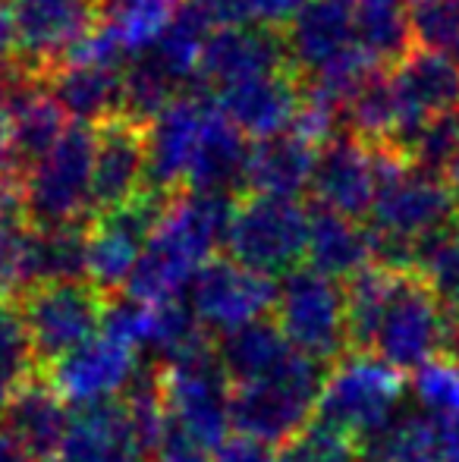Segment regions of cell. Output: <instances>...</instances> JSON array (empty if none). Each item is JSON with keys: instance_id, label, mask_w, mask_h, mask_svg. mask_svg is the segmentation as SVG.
<instances>
[{"instance_id": "cell-23", "label": "cell", "mask_w": 459, "mask_h": 462, "mask_svg": "<svg viewBox=\"0 0 459 462\" xmlns=\"http://www.w3.org/2000/svg\"><path fill=\"white\" fill-rule=\"evenodd\" d=\"M249 154L252 148L245 145V135L236 129V123L217 104H211L183 192L233 195L239 186H245Z\"/></svg>"}, {"instance_id": "cell-43", "label": "cell", "mask_w": 459, "mask_h": 462, "mask_svg": "<svg viewBox=\"0 0 459 462\" xmlns=\"http://www.w3.org/2000/svg\"><path fill=\"white\" fill-rule=\"evenodd\" d=\"M308 4H312V0H249L252 25L287 32V25L293 23Z\"/></svg>"}, {"instance_id": "cell-14", "label": "cell", "mask_w": 459, "mask_h": 462, "mask_svg": "<svg viewBox=\"0 0 459 462\" xmlns=\"http://www.w3.org/2000/svg\"><path fill=\"white\" fill-rule=\"evenodd\" d=\"M390 76L403 110V129L393 142V152L409 161V148L425 123L459 110V63L412 48L397 67H390Z\"/></svg>"}, {"instance_id": "cell-45", "label": "cell", "mask_w": 459, "mask_h": 462, "mask_svg": "<svg viewBox=\"0 0 459 462\" xmlns=\"http://www.w3.org/2000/svg\"><path fill=\"white\" fill-rule=\"evenodd\" d=\"M16 173V154H13V126H10V107L0 92V180Z\"/></svg>"}, {"instance_id": "cell-38", "label": "cell", "mask_w": 459, "mask_h": 462, "mask_svg": "<svg viewBox=\"0 0 459 462\" xmlns=\"http://www.w3.org/2000/svg\"><path fill=\"white\" fill-rule=\"evenodd\" d=\"M274 462H359V444L337 428L312 421L299 438L277 450Z\"/></svg>"}, {"instance_id": "cell-33", "label": "cell", "mask_w": 459, "mask_h": 462, "mask_svg": "<svg viewBox=\"0 0 459 462\" xmlns=\"http://www.w3.org/2000/svg\"><path fill=\"white\" fill-rule=\"evenodd\" d=\"M416 274L428 283L450 321H459V220L418 249Z\"/></svg>"}, {"instance_id": "cell-44", "label": "cell", "mask_w": 459, "mask_h": 462, "mask_svg": "<svg viewBox=\"0 0 459 462\" xmlns=\"http://www.w3.org/2000/svg\"><path fill=\"white\" fill-rule=\"evenodd\" d=\"M277 453L271 444H262L245 434H230L215 447V462H274Z\"/></svg>"}, {"instance_id": "cell-50", "label": "cell", "mask_w": 459, "mask_h": 462, "mask_svg": "<svg viewBox=\"0 0 459 462\" xmlns=\"http://www.w3.org/2000/svg\"><path fill=\"white\" fill-rule=\"evenodd\" d=\"M349 4H353V0H349ZM355 4H362V0H355Z\"/></svg>"}, {"instance_id": "cell-51", "label": "cell", "mask_w": 459, "mask_h": 462, "mask_svg": "<svg viewBox=\"0 0 459 462\" xmlns=\"http://www.w3.org/2000/svg\"><path fill=\"white\" fill-rule=\"evenodd\" d=\"M0 6H6V4H4V0H0Z\"/></svg>"}, {"instance_id": "cell-6", "label": "cell", "mask_w": 459, "mask_h": 462, "mask_svg": "<svg viewBox=\"0 0 459 462\" xmlns=\"http://www.w3.org/2000/svg\"><path fill=\"white\" fill-rule=\"evenodd\" d=\"M274 321L293 349L321 365H337L349 356L346 290L312 268H296L277 286Z\"/></svg>"}, {"instance_id": "cell-11", "label": "cell", "mask_w": 459, "mask_h": 462, "mask_svg": "<svg viewBox=\"0 0 459 462\" xmlns=\"http://www.w3.org/2000/svg\"><path fill=\"white\" fill-rule=\"evenodd\" d=\"M148 189V123L116 114L95 126L92 217L126 208Z\"/></svg>"}, {"instance_id": "cell-47", "label": "cell", "mask_w": 459, "mask_h": 462, "mask_svg": "<svg viewBox=\"0 0 459 462\" xmlns=\"http://www.w3.org/2000/svg\"><path fill=\"white\" fill-rule=\"evenodd\" d=\"M444 180H447V189H450V195H454V201H456V208H459V158L447 167Z\"/></svg>"}, {"instance_id": "cell-7", "label": "cell", "mask_w": 459, "mask_h": 462, "mask_svg": "<svg viewBox=\"0 0 459 462\" xmlns=\"http://www.w3.org/2000/svg\"><path fill=\"white\" fill-rule=\"evenodd\" d=\"M41 374L101 334L105 296L92 283H44L16 299Z\"/></svg>"}, {"instance_id": "cell-25", "label": "cell", "mask_w": 459, "mask_h": 462, "mask_svg": "<svg viewBox=\"0 0 459 462\" xmlns=\"http://www.w3.org/2000/svg\"><path fill=\"white\" fill-rule=\"evenodd\" d=\"M308 268L325 274L327 280H344L349 283L365 268L374 264L372 255V233L359 220L344 214L315 208L312 226H308Z\"/></svg>"}, {"instance_id": "cell-18", "label": "cell", "mask_w": 459, "mask_h": 462, "mask_svg": "<svg viewBox=\"0 0 459 462\" xmlns=\"http://www.w3.org/2000/svg\"><path fill=\"white\" fill-rule=\"evenodd\" d=\"M302 76L293 67L280 73L258 76V79L239 82L215 95V104L236 123L243 135L264 142L293 129L296 114L302 107Z\"/></svg>"}, {"instance_id": "cell-31", "label": "cell", "mask_w": 459, "mask_h": 462, "mask_svg": "<svg viewBox=\"0 0 459 462\" xmlns=\"http://www.w3.org/2000/svg\"><path fill=\"white\" fill-rule=\"evenodd\" d=\"M355 44L378 67H397L416 44L409 10L403 0H362V4H355Z\"/></svg>"}, {"instance_id": "cell-17", "label": "cell", "mask_w": 459, "mask_h": 462, "mask_svg": "<svg viewBox=\"0 0 459 462\" xmlns=\"http://www.w3.org/2000/svg\"><path fill=\"white\" fill-rule=\"evenodd\" d=\"M135 371H139L135 349L98 334L86 346L69 353L63 362H57L54 368L44 371V377L54 383V390L63 400L76 402V409H79L92 406V402L116 400V393L129 387Z\"/></svg>"}, {"instance_id": "cell-5", "label": "cell", "mask_w": 459, "mask_h": 462, "mask_svg": "<svg viewBox=\"0 0 459 462\" xmlns=\"http://www.w3.org/2000/svg\"><path fill=\"white\" fill-rule=\"evenodd\" d=\"M95 129L73 126L60 142L19 173L32 226H67L92 220Z\"/></svg>"}, {"instance_id": "cell-4", "label": "cell", "mask_w": 459, "mask_h": 462, "mask_svg": "<svg viewBox=\"0 0 459 462\" xmlns=\"http://www.w3.org/2000/svg\"><path fill=\"white\" fill-rule=\"evenodd\" d=\"M403 409V374L374 356L349 353L331 365L315 421L337 428L355 444L381 434Z\"/></svg>"}, {"instance_id": "cell-13", "label": "cell", "mask_w": 459, "mask_h": 462, "mask_svg": "<svg viewBox=\"0 0 459 462\" xmlns=\"http://www.w3.org/2000/svg\"><path fill=\"white\" fill-rule=\"evenodd\" d=\"M381 189V148L340 133L318 152L312 177V199L318 208L344 217H365L372 214Z\"/></svg>"}, {"instance_id": "cell-15", "label": "cell", "mask_w": 459, "mask_h": 462, "mask_svg": "<svg viewBox=\"0 0 459 462\" xmlns=\"http://www.w3.org/2000/svg\"><path fill=\"white\" fill-rule=\"evenodd\" d=\"M211 104L202 95H177L148 120V189L177 195L186 189Z\"/></svg>"}, {"instance_id": "cell-22", "label": "cell", "mask_w": 459, "mask_h": 462, "mask_svg": "<svg viewBox=\"0 0 459 462\" xmlns=\"http://www.w3.org/2000/svg\"><path fill=\"white\" fill-rule=\"evenodd\" d=\"M48 92L79 126H101L123 114V67L63 60L44 73Z\"/></svg>"}, {"instance_id": "cell-32", "label": "cell", "mask_w": 459, "mask_h": 462, "mask_svg": "<svg viewBox=\"0 0 459 462\" xmlns=\"http://www.w3.org/2000/svg\"><path fill=\"white\" fill-rule=\"evenodd\" d=\"M211 343L208 328L198 321L196 309L183 299H170V302L151 305V324H148L145 346L161 356V365L173 359H183L192 349Z\"/></svg>"}, {"instance_id": "cell-40", "label": "cell", "mask_w": 459, "mask_h": 462, "mask_svg": "<svg viewBox=\"0 0 459 462\" xmlns=\"http://www.w3.org/2000/svg\"><path fill=\"white\" fill-rule=\"evenodd\" d=\"M29 233L0 226V302H16L29 290Z\"/></svg>"}, {"instance_id": "cell-20", "label": "cell", "mask_w": 459, "mask_h": 462, "mask_svg": "<svg viewBox=\"0 0 459 462\" xmlns=\"http://www.w3.org/2000/svg\"><path fill=\"white\" fill-rule=\"evenodd\" d=\"M54 462H145L126 402L116 396L76 409Z\"/></svg>"}, {"instance_id": "cell-28", "label": "cell", "mask_w": 459, "mask_h": 462, "mask_svg": "<svg viewBox=\"0 0 459 462\" xmlns=\"http://www.w3.org/2000/svg\"><path fill=\"white\" fill-rule=\"evenodd\" d=\"M444 450L447 428L428 419L418 406H403L384 431L359 444V462H444Z\"/></svg>"}, {"instance_id": "cell-52", "label": "cell", "mask_w": 459, "mask_h": 462, "mask_svg": "<svg viewBox=\"0 0 459 462\" xmlns=\"http://www.w3.org/2000/svg\"><path fill=\"white\" fill-rule=\"evenodd\" d=\"M101 4H107V0H101Z\"/></svg>"}, {"instance_id": "cell-35", "label": "cell", "mask_w": 459, "mask_h": 462, "mask_svg": "<svg viewBox=\"0 0 459 462\" xmlns=\"http://www.w3.org/2000/svg\"><path fill=\"white\" fill-rule=\"evenodd\" d=\"M409 23L418 51L459 63V0H418Z\"/></svg>"}, {"instance_id": "cell-41", "label": "cell", "mask_w": 459, "mask_h": 462, "mask_svg": "<svg viewBox=\"0 0 459 462\" xmlns=\"http://www.w3.org/2000/svg\"><path fill=\"white\" fill-rule=\"evenodd\" d=\"M148 462H215V453L198 434H192L183 421L167 412V425Z\"/></svg>"}, {"instance_id": "cell-36", "label": "cell", "mask_w": 459, "mask_h": 462, "mask_svg": "<svg viewBox=\"0 0 459 462\" xmlns=\"http://www.w3.org/2000/svg\"><path fill=\"white\" fill-rule=\"evenodd\" d=\"M412 390H416V406L441 428L459 421V368L450 365L447 359H435L422 371H416Z\"/></svg>"}, {"instance_id": "cell-46", "label": "cell", "mask_w": 459, "mask_h": 462, "mask_svg": "<svg viewBox=\"0 0 459 462\" xmlns=\"http://www.w3.org/2000/svg\"><path fill=\"white\" fill-rule=\"evenodd\" d=\"M441 359H447L450 365L459 368V321H450L447 328V340H444V356Z\"/></svg>"}, {"instance_id": "cell-42", "label": "cell", "mask_w": 459, "mask_h": 462, "mask_svg": "<svg viewBox=\"0 0 459 462\" xmlns=\"http://www.w3.org/2000/svg\"><path fill=\"white\" fill-rule=\"evenodd\" d=\"M183 6L208 25V32H224V29H243L252 25V10L249 0H183Z\"/></svg>"}, {"instance_id": "cell-2", "label": "cell", "mask_w": 459, "mask_h": 462, "mask_svg": "<svg viewBox=\"0 0 459 462\" xmlns=\"http://www.w3.org/2000/svg\"><path fill=\"white\" fill-rule=\"evenodd\" d=\"M327 365L296 356L287 368L255 383H239L230 396V425L236 434L283 447L315 421Z\"/></svg>"}, {"instance_id": "cell-27", "label": "cell", "mask_w": 459, "mask_h": 462, "mask_svg": "<svg viewBox=\"0 0 459 462\" xmlns=\"http://www.w3.org/2000/svg\"><path fill=\"white\" fill-rule=\"evenodd\" d=\"M88 226H32L29 233V290L44 283H82L88 277Z\"/></svg>"}, {"instance_id": "cell-30", "label": "cell", "mask_w": 459, "mask_h": 462, "mask_svg": "<svg viewBox=\"0 0 459 462\" xmlns=\"http://www.w3.org/2000/svg\"><path fill=\"white\" fill-rule=\"evenodd\" d=\"M183 0H107L101 4V25L114 35L126 60L151 51L164 38Z\"/></svg>"}, {"instance_id": "cell-3", "label": "cell", "mask_w": 459, "mask_h": 462, "mask_svg": "<svg viewBox=\"0 0 459 462\" xmlns=\"http://www.w3.org/2000/svg\"><path fill=\"white\" fill-rule=\"evenodd\" d=\"M312 211L299 199L274 195H239L233 205L227 252L236 264L262 277H274L299 268L308 252Z\"/></svg>"}, {"instance_id": "cell-26", "label": "cell", "mask_w": 459, "mask_h": 462, "mask_svg": "<svg viewBox=\"0 0 459 462\" xmlns=\"http://www.w3.org/2000/svg\"><path fill=\"white\" fill-rule=\"evenodd\" d=\"M217 356H221L224 368H227L230 383L239 387V383H255L277 374V371L287 368L299 353L287 340L280 324L264 315L243 324V328L230 330V334H221Z\"/></svg>"}, {"instance_id": "cell-12", "label": "cell", "mask_w": 459, "mask_h": 462, "mask_svg": "<svg viewBox=\"0 0 459 462\" xmlns=\"http://www.w3.org/2000/svg\"><path fill=\"white\" fill-rule=\"evenodd\" d=\"M277 302V286L271 277L243 268L233 258H211L189 283V305L198 321L217 334L243 328L264 318Z\"/></svg>"}, {"instance_id": "cell-8", "label": "cell", "mask_w": 459, "mask_h": 462, "mask_svg": "<svg viewBox=\"0 0 459 462\" xmlns=\"http://www.w3.org/2000/svg\"><path fill=\"white\" fill-rule=\"evenodd\" d=\"M450 318L416 271L399 277L387 311L381 318L372 356L397 374H416L444 356Z\"/></svg>"}, {"instance_id": "cell-29", "label": "cell", "mask_w": 459, "mask_h": 462, "mask_svg": "<svg viewBox=\"0 0 459 462\" xmlns=\"http://www.w3.org/2000/svg\"><path fill=\"white\" fill-rule=\"evenodd\" d=\"M409 274V271H393L372 264L359 277H353L344 286L346 290V340L349 353L372 356L374 337H378L381 318L387 311L393 290H397L399 277Z\"/></svg>"}, {"instance_id": "cell-39", "label": "cell", "mask_w": 459, "mask_h": 462, "mask_svg": "<svg viewBox=\"0 0 459 462\" xmlns=\"http://www.w3.org/2000/svg\"><path fill=\"white\" fill-rule=\"evenodd\" d=\"M148 324H151V305L129 296L126 290L105 299V318H101V334L105 337L139 349L145 346Z\"/></svg>"}, {"instance_id": "cell-48", "label": "cell", "mask_w": 459, "mask_h": 462, "mask_svg": "<svg viewBox=\"0 0 459 462\" xmlns=\"http://www.w3.org/2000/svg\"><path fill=\"white\" fill-rule=\"evenodd\" d=\"M6 402H10V393L0 390V428H4V415H6Z\"/></svg>"}, {"instance_id": "cell-37", "label": "cell", "mask_w": 459, "mask_h": 462, "mask_svg": "<svg viewBox=\"0 0 459 462\" xmlns=\"http://www.w3.org/2000/svg\"><path fill=\"white\" fill-rule=\"evenodd\" d=\"M459 158V110H450L444 116H435L425 123V129L416 135L409 148V164L425 173L444 177L447 167Z\"/></svg>"}, {"instance_id": "cell-49", "label": "cell", "mask_w": 459, "mask_h": 462, "mask_svg": "<svg viewBox=\"0 0 459 462\" xmlns=\"http://www.w3.org/2000/svg\"><path fill=\"white\" fill-rule=\"evenodd\" d=\"M403 4H418V0H403Z\"/></svg>"}, {"instance_id": "cell-1", "label": "cell", "mask_w": 459, "mask_h": 462, "mask_svg": "<svg viewBox=\"0 0 459 462\" xmlns=\"http://www.w3.org/2000/svg\"><path fill=\"white\" fill-rule=\"evenodd\" d=\"M236 199L215 192H177L164 208V217L145 243L126 292L145 305L179 299L192 277L227 243Z\"/></svg>"}, {"instance_id": "cell-34", "label": "cell", "mask_w": 459, "mask_h": 462, "mask_svg": "<svg viewBox=\"0 0 459 462\" xmlns=\"http://www.w3.org/2000/svg\"><path fill=\"white\" fill-rule=\"evenodd\" d=\"M41 374V365L32 349V337L19 315L16 302H0V390L16 393Z\"/></svg>"}, {"instance_id": "cell-16", "label": "cell", "mask_w": 459, "mask_h": 462, "mask_svg": "<svg viewBox=\"0 0 459 462\" xmlns=\"http://www.w3.org/2000/svg\"><path fill=\"white\" fill-rule=\"evenodd\" d=\"M289 51L283 32L262 29V25H243V29L215 32L205 44L198 79L211 92H224L239 82L258 79V76L289 69Z\"/></svg>"}, {"instance_id": "cell-19", "label": "cell", "mask_w": 459, "mask_h": 462, "mask_svg": "<svg viewBox=\"0 0 459 462\" xmlns=\"http://www.w3.org/2000/svg\"><path fill=\"white\" fill-rule=\"evenodd\" d=\"M69 419L67 400L54 390L44 374L10 393L0 431L29 457V462H54L67 440Z\"/></svg>"}, {"instance_id": "cell-10", "label": "cell", "mask_w": 459, "mask_h": 462, "mask_svg": "<svg viewBox=\"0 0 459 462\" xmlns=\"http://www.w3.org/2000/svg\"><path fill=\"white\" fill-rule=\"evenodd\" d=\"M16 63L44 76L101 25V0H10Z\"/></svg>"}, {"instance_id": "cell-9", "label": "cell", "mask_w": 459, "mask_h": 462, "mask_svg": "<svg viewBox=\"0 0 459 462\" xmlns=\"http://www.w3.org/2000/svg\"><path fill=\"white\" fill-rule=\"evenodd\" d=\"M158 371L164 406L173 419H179L192 434H198L211 450L224 438H230L233 383L215 343H205L183 359L158 365Z\"/></svg>"}, {"instance_id": "cell-24", "label": "cell", "mask_w": 459, "mask_h": 462, "mask_svg": "<svg viewBox=\"0 0 459 462\" xmlns=\"http://www.w3.org/2000/svg\"><path fill=\"white\" fill-rule=\"evenodd\" d=\"M321 148L308 145L302 135L283 133L252 145L245 189L252 195H274V199H299L312 189L315 164Z\"/></svg>"}, {"instance_id": "cell-21", "label": "cell", "mask_w": 459, "mask_h": 462, "mask_svg": "<svg viewBox=\"0 0 459 462\" xmlns=\"http://www.w3.org/2000/svg\"><path fill=\"white\" fill-rule=\"evenodd\" d=\"M289 63L299 76L327 67L355 48V4L349 0H312L283 32Z\"/></svg>"}]
</instances>
